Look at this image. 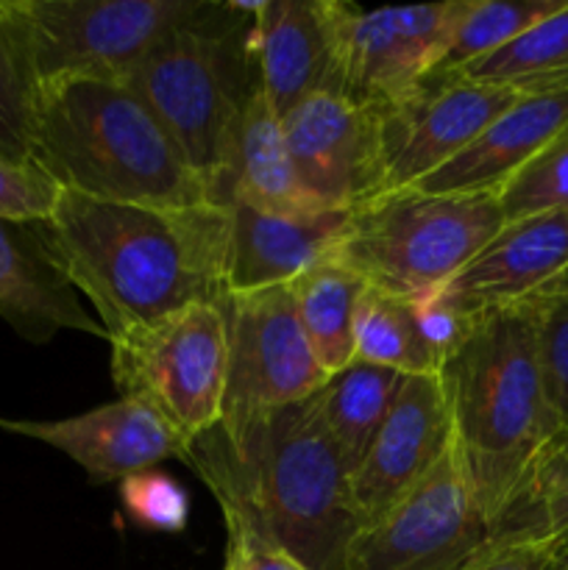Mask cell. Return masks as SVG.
<instances>
[{
	"instance_id": "6da1fadb",
	"label": "cell",
	"mask_w": 568,
	"mask_h": 570,
	"mask_svg": "<svg viewBox=\"0 0 568 570\" xmlns=\"http://www.w3.org/2000/svg\"><path fill=\"white\" fill-rule=\"evenodd\" d=\"M56 271L92 304L106 340L193 304H228L232 206L109 204L61 193L33 223Z\"/></svg>"
},
{
	"instance_id": "7a4b0ae2",
	"label": "cell",
	"mask_w": 568,
	"mask_h": 570,
	"mask_svg": "<svg viewBox=\"0 0 568 570\" xmlns=\"http://www.w3.org/2000/svg\"><path fill=\"white\" fill-rule=\"evenodd\" d=\"M440 382L462 465L493 527L555 443L538 356V295L482 312L443 365Z\"/></svg>"
},
{
	"instance_id": "3957f363",
	"label": "cell",
	"mask_w": 568,
	"mask_h": 570,
	"mask_svg": "<svg viewBox=\"0 0 568 570\" xmlns=\"http://www.w3.org/2000/svg\"><path fill=\"white\" fill-rule=\"evenodd\" d=\"M28 161L61 193L109 204H215L154 111L123 81H65L31 95Z\"/></svg>"
},
{
	"instance_id": "277c9868",
	"label": "cell",
	"mask_w": 568,
	"mask_h": 570,
	"mask_svg": "<svg viewBox=\"0 0 568 570\" xmlns=\"http://www.w3.org/2000/svg\"><path fill=\"white\" fill-rule=\"evenodd\" d=\"M259 3H198L123 83L139 95L204 181L228 206L239 117L256 89L251 26Z\"/></svg>"
},
{
	"instance_id": "5b68a950",
	"label": "cell",
	"mask_w": 568,
	"mask_h": 570,
	"mask_svg": "<svg viewBox=\"0 0 568 570\" xmlns=\"http://www.w3.org/2000/svg\"><path fill=\"white\" fill-rule=\"evenodd\" d=\"M251 515L312 570H345L362 523L334 440L315 395L273 412L239 449L206 434Z\"/></svg>"
},
{
	"instance_id": "8992f818",
	"label": "cell",
	"mask_w": 568,
	"mask_h": 570,
	"mask_svg": "<svg viewBox=\"0 0 568 570\" xmlns=\"http://www.w3.org/2000/svg\"><path fill=\"white\" fill-rule=\"evenodd\" d=\"M505 226L499 195L410 187L351 212L334 256L376 293L412 301L443 289Z\"/></svg>"
},
{
	"instance_id": "52a82bcc",
	"label": "cell",
	"mask_w": 568,
	"mask_h": 570,
	"mask_svg": "<svg viewBox=\"0 0 568 570\" xmlns=\"http://www.w3.org/2000/svg\"><path fill=\"white\" fill-rule=\"evenodd\" d=\"M200 0H0V45L28 95L65 81H126Z\"/></svg>"
},
{
	"instance_id": "ba28073f",
	"label": "cell",
	"mask_w": 568,
	"mask_h": 570,
	"mask_svg": "<svg viewBox=\"0 0 568 570\" xmlns=\"http://www.w3.org/2000/svg\"><path fill=\"white\" fill-rule=\"evenodd\" d=\"M120 399L150 406L193 449L221 426L228 376L226 304H193L109 340Z\"/></svg>"
},
{
	"instance_id": "9c48e42d",
	"label": "cell",
	"mask_w": 568,
	"mask_h": 570,
	"mask_svg": "<svg viewBox=\"0 0 568 570\" xmlns=\"http://www.w3.org/2000/svg\"><path fill=\"white\" fill-rule=\"evenodd\" d=\"M228 376L217 434L239 449L273 412L315 395L329 382L317 362L290 284L228 295Z\"/></svg>"
},
{
	"instance_id": "30bf717a",
	"label": "cell",
	"mask_w": 568,
	"mask_h": 570,
	"mask_svg": "<svg viewBox=\"0 0 568 570\" xmlns=\"http://www.w3.org/2000/svg\"><path fill=\"white\" fill-rule=\"evenodd\" d=\"M466 0H443L395 9H360L345 0H323L334 56L332 92L354 104H399L438 70Z\"/></svg>"
},
{
	"instance_id": "8fae6325",
	"label": "cell",
	"mask_w": 568,
	"mask_h": 570,
	"mask_svg": "<svg viewBox=\"0 0 568 570\" xmlns=\"http://www.w3.org/2000/svg\"><path fill=\"white\" fill-rule=\"evenodd\" d=\"M490 540V523L451 434L432 471L360 529L345 570H468Z\"/></svg>"
},
{
	"instance_id": "7c38bea8",
	"label": "cell",
	"mask_w": 568,
	"mask_h": 570,
	"mask_svg": "<svg viewBox=\"0 0 568 570\" xmlns=\"http://www.w3.org/2000/svg\"><path fill=\"white\" fill-rule=\"evenodd\" d=\"M523 95L499 83L432 72L399 104L379 111L384 195L410 189L449 165Z\"/></svg>"
},
{
	"instance_id": "4fadbf2b",
	"label": "cell",
	"mask_w": 568,
	"mask_h": 570,
	"mask_svg": "<svg viewBox=\"0 0 568 570\" xmlns=\"http://www.w3.org/2000/svg\"><path fill=\"white\" fill-rule=\"evenodd\" d=\"M306 193L329 212H354L384 195L379 111L317 92L282 117Z\"/></svg>"
},
{
	"instance_id": "5bb4252c",
	"label": "cell",
	"mask_w": 568,
	"mask_h": 570,
	"mask_svg": "<svg viewBox=\"0 0 568 570\" xmlns=\"http://www.w3.org/2000/svg\"><path fill=\"white\" fill-rule=\"evenodd\" d=\"M451 412L440 376H404L393 404L351 473L362 527L376 521L434 468L451 443Z\"/></svg>"
},
{
	"instance_id": "9a60e30c",
	"label": "cell",
	"mask_w": 568,
	"mask_h": 570,
	"mask_svg": "<svg viewBox=\"0 0 568 570\" xmlns=\"http://www.w3.org/2000/svg\"><path fill=\"white\" fill-rule=\"evenodd\" d=\"M0 429L67 454L92 484L123 482L165 460H189V445L150 406L134 399H117L61 421L0 417Z\"/></svg>"
},
{
	"instance_id": "2e32d148",
	"label": "cell",
	"mask_w": 568,
	"mask_h": 570,
	"mask_svg": "<svg viewBox=\"0 0 568 570\" xmlns=\"http://www.w3.org/2000/svg\"><path fill=\"white\" fill-rule=\"evenodd\" d=\"M566 271L568 212H543L507 223L440 295L466 315L479 317L496 306L543 293Z\"/></svg>"
},
{
	"instance_id": "e0dca14e",
	"label": "cell",
	"mask_w": 568,
	"mask_h": 570,
	"mask_svg": "<svg viewBox=\"0 0 568 570\" xmlns=\"http://www.w3.org/2000/svg\"><path fill=\"white\" fill-rule=\"evenodd\" d=\"M568 128V87L523 95L466 150L415 189L434 195H501Z\"/></svg>"
},
{
	"instance_id": "ac0fdd59",
	"label": "cell",
	"mask_w": 568,
	"mask_h": 570,
	"mask_svg": "<svg viewBox=\"0 0 568 570\" xmlns=\"http://www.w3.org/2000/svg\"><path fill=\"white\" fill-rule=\"evenodd\" d=\"M259 89L278 117L334 89L332 33L323 0H262L251 26Z\"/></svg>"
},
{
	"instance_id": "d6986e66",
	"label": "cell",
	"mask_w": 568,
	"mask_h": 570,
	"mask_svg": "<svg viewBox=\"0 0 568 570\" xmlns=\"http://www.w3.org/2000/svg\"><path fill=\"white\" fill-rule=\"evenodd\" d=\"M349 217L351 212L282 217L234 204L228 295L293 284L301 273L334 254L349 228Z\"/></svg>"
},
{
	"instance_id": "ffe728a7",
	"label": "cell",
	"mask_w": 568,
	"mask_h": 570,
	"mask_svg": "<svg viewBox=\"0 0 568 570\" xmlns=\"http://www.w3.org/2000/svg\"><path fill=\"white\" fill-rule=\"evenodd\" d=\"M0 317L20 337L48 343L61 328L106 332L81 304V295L56 271L33 223L0 217Z\"/></svg>"
},
{
	"instance_id": "44dd1931",
	"label": "cell",
	"mask_w": 568,
	"mask_h": 570,
	"mask_svg": "<svg viewBox=\"0 0 568 570\" xmlns=\"http://www.w3.org/2000/svg\"><path fill=\"white\" fill-rule=\"evenodd\" d=\"M234 204L282 217L329 212L301 184L282 117L276 115L259 83L245 104L234 142L228 206Z\"/></svg>"
},
{
	"instance_id": "7402d4cb",
	"label": "cell",
	"mask_w": 568,
	"mask_h": 570,
	"mask_svg": "<svg viewBox=\"0 0 568 570\" xmlns=\"http://www.w3.org/2000/svg\"><path fill=\"white\" fill-rule=\"evenodd\" d=\"M365 287L334 254L290 284L301 328L329 376L354 362V321Z\"/></svg>"
},
{
	"instance_id": "603a6c76",
	"label": "cell",
	"mask_w": 568,
	"mask_h": 570,
	"mask_svg": "<svg viewBox=\"0 0 568 570\" xmlns=\"http://www.w3.org/2000/svg\"><path fill=\"white\" fill-rule=\"evenodd\" d=\"M401 373L388 367L351 362L340 373L329 376L315 393L317 412L323 417L329 438L334 440L345 471L354 473L362 456L371 449L395 393H399Z\"/></svg>"
},
{
	"instance_id": "cb8c5ba5",
	"label": "cell",
	"mask_w": 568,
	"mask_h": 570,
	"mask_svg": "<svg viewBox=\"0 0 568 570\" xmlns=\"http://www.w3.org/2000/svg\"><path fill=\"white\" fill-rule=\"evenodd\" d=\"M460 76L473 81L499 83L521 95L555 92L568 87V0L555 14L543 17L532 28L477 61Z\"/></svg>"
},
{
	"instance_id": "d4e9b609",
	"label": "cell",
	"mask_w": 568,
	"mask_h": 570,
	"mask_svg": "<svg viewBox=\"0 0 568 570\" xmlns=\"http://www.w3.org/2000/svg\"><path fill=\"white\" fill-rule=\"evenodd\" d=\"M493 540L557 546L568 534V440L540 454L532 471L490 527Z\"/></svg>"
},
{
	"instance_id": "484cf974",
	"label": "cell",
	"mask_w": 568,
	"mask_h": 570,
	"mask_svg": "<svg viewBox=\"0 0 568 570\" xmlns=\"http://www.w3.org/2000/svg\"><path fill=\"white\" fill-rule=\"evenodd\" d=\"M562 6L566 0H466L434 72L460 76Z\"/></svg>"
},
{
	"instance_id": "4316f807",
	"label": "cell",
	"mask_w": 568,
	"mask_h": 570,
	"mask_svg": "<svg viewBox=\"0 0 568 570\" xmlns=\"http://www.w3.org/2000/svg\"><path fill=\"white\" fill-rule=\"evenodd\" d=\"M189 465L198 468L204 482L215 493L217 504L226 521V562L223 570H312L306 568L298 557L290 554L284 546H278L265 529L259 527L251 510L245 507L243 495L232 484L228 473L223 471L221 460L215 456L206 438L189 449Z\"/></svg>"
},
{
	"instance_id": "83f0119b",
	"label": "cell",
	"mask_w": 568,
	"mask_h": 570,
	"mask_svg": "<svg viewBox=\"0 0 568 570\" xmlns=\"http://www.w3.org/2000/svg\"><path fill=\"white\" fill-rule=\"evenodd\" d=\"M354 360L401 376H440L415 337L404 301L365 287L354 321Z\"/></svg>"
},
{
	"instance_id": "f1b7e54d",
	"label": "cell",
	"mask_w": 568,
	"mask_h": 570,
	"mask_svg": "<svg viewBox=\"0 0 568 570\" xmlns=\"http://www.w3.org/2000/svg\"><path fill=\"white\" fill-rule=\"evenodd\" d=\"M507 223L568 212V128L499 195Z\"/></svg>"
},
{
	"instance_id": "f546056e",
	"label": "cell",
	"mask_w": 568,
	"mask_h": 570,
	"mask_svg": "<svg viewBox=\"0 0 568 570\" xmlns=\"http://www.w3.org/2000/svg\"><path fill=\"white\" fill-rule=\"evenodd\" d=\"M538 356L557 443L568 440V293H538Z\"/></svg>"
},
{
	"instance_id": "4dcf8cb0",
	"label": "cell",
	"mask_w": 568,
	"mask_h": 570,
	"mask_svg": "<svg viewBox=\"0 0 568 570\" xmlns=\"http://www.w3.org/2000/svg\"><path fill=\"white\" fill-rule=\"evenodd\" d=\"M117 495L126 515L143 529L161 534H182L189 523V495L167 473L139 471L117 482Z\"/></svg>"
},
{
	"instance_id": "1f68e13d",
	"label": "cell",
	"mask_w": 568,
	"mask_h": 570,
	"mask_svg": "<svg viewBox=\"0 0 568 570\" xmlns=\"http://www.w3.org/2000/svg\"><path fill=\"white\" fill-rule=\"evenodd\" d=\"M407 315H410L412 328H415V337L421 340L423 351L429 354V360L434 362L438 371H443L445 362L457 354L462 343L471 334L477 317L466 315V312L457 309L451 301H445L443 295L429 293L421 298L404 301Z\"/></svg>"
},
{
	"instance_id": "d6a6232c",
	"label": "cell",
	"mask_w": 568,
	"mask_h": 570,
	"mask_svg": "<svg viewBox=\"0 0 568 570\" xmlns=\"http://www.w3.org/2000/svg\"><path fill=\"white\" fill-rule=\"evenodd\" d=\"M61 189L37 165L0 159V217L14 223H45L53 215Z\"/></svg>"
},
{
	"instance_id": "836d02e7",
	"label": "cell",
	"mask_w": 568,
	"mask_h": 570,
	"mask_svg": "<svg viewBox=\"0 0 568 570\" xmlns=\"http://www.w3.org/2000/svg\"><path fill=\"white\" fill-rule=\"evenodd\" d=\"M28 122H31V95L0 45V159L26 165Z\"/></svg>"
},
{
	"instance_id": "e575fe53",
	"label": "cell",
	"mask_w": 568,
	"mask_h": 570,
	"mask_svg": "<svg viewBox=\"0 0 568 570\" xmlns=\"http://www.w3.org/2000/svg\"><path fill=\"white\" fill-rule=\"evenodd\" d=\"M468 570H566L551 546L529 540H490Z\"/></svg>"
},
{
	"instance_id": "d590c367",
	"label": "cell",
	"mask_w": 568,
	"mask_h": 570,
	"mask_svg": "<svg viewBox=\"0 0 568 570\" xmlns=\"http://www.w3.org/2000/svg\"><path fill=\"white\" fill-rule=\"evenodd\" d=\"M543 293H568V271L562 273L560 278H555V282H551Z\"/></svg>"
},
{
	"instance_id": "8d00e7d4",
	"label": "cell",
	"mask_w": 568,
	"mask_h": 570,
	"mask_svg": "<svg viewBox=\"0 0 568 570\" xmlns=\"http://www.w3.org/2000/svg\"><path fill=\"white\" fill-rule=\"evenodd\" d=\"M555 551H557V557H560L562 568H566V570H568V540H566V543L555 546Z\"/></svg>"
}]
</instances>
